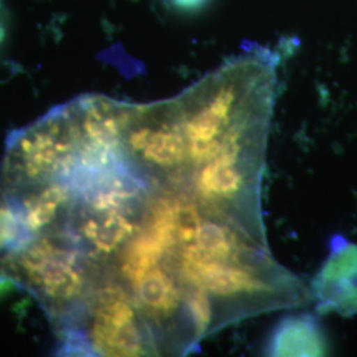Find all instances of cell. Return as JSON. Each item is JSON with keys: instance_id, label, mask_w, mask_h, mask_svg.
Masks as SVG:
<instances>
[{"instance_id": "6da1fadb", "label": "cell", "mask_w": 357, "mask_h": 357, "mask_svg": "<svg viewBox=\"0 0 357 357\" xmlns=\"http://www.w3.org/2000/svg\"><path fill=\"white\" fill-rule=\"evenodd\" d=\"M0 268L32 294L59 326L79 317L91 291V262L60 230L38 234L1 257Z\"/></svg>"}, {"instance_id": "7a4b0ae2", "label": "cell", "mask_w": 357, "mask_h": 357, "mask_svg": "<svg viewBox=\"0 0 357 357\" xmlns=\"http://www.w3.org/2000/svg\"><path fill=\"white\" fill-rule=\"evenodd\" d=\"M78 144V130L69 105L52 109L8 135L0 166V188L15 195L60 183L76 162Z\"/></svg>"}, {"instance_id": "3957f363", "label": "cell", "mask_w": 357, "mask_h": 357, "mask_svg": "<svg viewBox=\"0 0 357 357\" xmlns=\"http://www.w3.org/2000/svg\"><path fill=\"white\" fill-rule=\"evenodd\" d=\"M81 318L86 319V327L79 328L96 356H144L156 351L149 324L121 284L91 290Z\"/></svg>"}, {"instance_id": "277c9868", "label": "cell", "mask_w": 357, "mask_h": 357, "mask_svg": "<svg viewBox=\"0 0 357 357\" xmlns=\"http://www.w3.org/2000/svg\"><path fill=\"white\" fill-rule=\"evenodd\" d=\"M314 290L321 312L357 315V243L333 237L331 252L323 264Z\"/></svg>"}, {"instance_id": "5b68a950", "label": "cell", "mask_w": 357, "mask_h": 357, "mask_svg": "<svg viewBox=\"0 0 357 357\" xmlns=\"http://www.w3.org/2000/svg\"><path fill=\"white\" fill-rule=\"evenodd\" d=\"M7 197L22 225L33 237L60 225L73 202L68 187L57 181L7 195Z\"/></svg>"}, {"instance_id": "8992f818", "label": "cell", "mask_w": 357, "mask_h": 357, "mask_svg": "<svg viewBox=\"0 0 357 357\" xmlns=\"http://www.w3.org/2000/svg\"><path fill=\"white\" fill-rule=\"evenodd\" d=\"M130 289L146 323L149 320L153 324H160L171 319L181 305V290L176 278L163 264L150 268Z\"/></svg>"}, {"instance_id": "52a82bcc", "label": "cell", "mask_w": 357, "mask_h": 357, "mask_svg": "<svg viewBox=\"0 0 357 357\" xmlns=\"http://www.w3.org/2000/svg\"><path fill=\"white\" fill-rule=\"evenodd\" d=\"M327 340L319 323L310 315L291 317L275 328L268 348L271 356H323Z\"/></svg>"}, {"instance_id": "ba28073f", "label": "cell", "mask_w": 357, "mask_h": 357, "mask_svg": "<svg viewBox=\"0 0 357 357\" xmlns=\"http://www.w3.org/2000/svg\"><path fill=\"white\" fill-rule=\"evenodd\" d=\"M190 246L205 259L234 261L237 243L234 234L227 227L213 221H202Z\"/></svg>"}, {"instance_id": "9c48e42d", "label": "cell", "mask_w": 357, "mask_h": 357, "mask_svg": "<svg viewBox=\"0 0 357 357\" xmlns=\"http://www.w3.org/2000/svg\"><path fill=\"white\" fill-rule=\"evenodd\" d=\"M33 238L22 225L7 195L0 188V257L17 252Z\"/></svg>"}, {"instance_id": "30bf717a", "label": "cell", "mask_w": 357, "mask_h": 357, "mask_svg": "<svg viewBox=\"0 0 357 357\" xmlns=\"http://www.w3.org/2000/svg\"><path fill=\"white\" fill-rule=\"evenodd\" d=\"M185 306L191 318L195 335L203 336L213 321V305L209 294L203 289L192 287L191 291L187 294Z\"/></svg>"}, {"instance_id": "8fae6325", "label": "cell", "mask_w": 357, "mask_h": 357, "mask_svg": "<svg viewBox=\"0 0 357 357\" xmlns=\"http://www.w3.org/2000/svg\"><path fill=\"white\" fill-rule=\"evenodd\" d=\"M16 287H19L17 282L15 281L10 274L0 268V299L8 296Z\"/></svg>"}, {"instance_id": "7c38bea8", "label": "cell", "mask_w": 357, "mask_h": 357, "mask_svg": "<svg viewBox=\"0 0 357 357\" xmlns=\"http://www.w3.org/2000/svg\"><path fill=\"white\" fill-rule=\"evenodd\" d=\"M6 36H7V20H6L3 10L0 8V47L3 45Z\"/></svg>"}]
</instances>
